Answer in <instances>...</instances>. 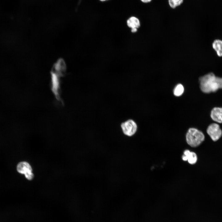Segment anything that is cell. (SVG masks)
<instances>
[{
	"mask_svg": "<svg viewBox=\"0 0 222 222\" xmlns=\"http://www.w3.org/2000/svg\"><path fill=\"white\" fill-rule=\"evenodd\" d=\"M210 116L214 121L222 123V107H215L212 110Z\"/></svg>",
	"mask_w": 222,
	"mask_h": 222,
	"instance_id": "obj_6",
	"label": "cell"
},
{
	"mask_svg": "<svg viewBox=\"0 0 222 222\" xmlns=\"http://www.w3.org/2000/svg\"><path fill=\"white\" fill-rule=\"evenodd\" d=\"M121 128L124 134L125 135L131 136L136 133L137 128L136 123L132 120L129 119L121 125Z\"/></svg>",
	"mask_w": 222,
	"mask_h": 222,
	"instance_id": "obj_4",
	"label": "cell"
},
{
	"mask_svg": "<svg viewBox=\"0 0 222 222\" xmlns=\"http://www.w3.org/2000/svg\"><path fill=\"white\" fill-rule=\"evenodd\" d=\"M212 46L217 55L220 57L222 56V40H215L212 43Z\"/></svg>",
	"mask_w": 222,
	"mask_h": 222,
	"instance_id": "obj_10",
	"label": "cell"
},
{
	"mask_svg": "<svg viewBox=\"0 0 222 222\" xmlns=\"http://www.w3.org/2000/svg\"><path fill=\"white\" fill-rule=\"evenodd\" d=\"M126 23L128 27L132 29H138L140 26V22L138 18L135 16H132L127 20Z\"/></svg>",
	"mask_w": 222,
	"mask_h": 222,
	"instance_id": "obj_9",
	"label": "cell"
},
{
	"mask_svg": "<svg viewBox=\"0 0 222 222\" xmlns=\"http://www.w3.org/2000/svg\"><path fill=\"white\" fill-rule=\"evenodd\" d=\"M60 75L52 71L51 73V89L57 100L60 99L59 95L60 83L59 77Z\"/></svg>",
	"mask_w": 222,
	"mask_h": 222,
	"instance_id": "obj_5",
	"label": "cell"
},
{
	"mask_svg": "<svg viewBox=\"0 0 222 222\" xmlns=\"http://www.w3.org/2000/svg\"><path fill=\"white\" fill-rule=\"evenodd\" d=\"M200 87L204 93L215 92L220 89L218 77L213 73H210L199 79Z\"/></svg>",
	"mask_w": 222,
	"mask_h": 222,
	"instance_id": "obj_1",
	"label": "cell"
},
{
	"mask_svg": "<svg viewBox=\"0 0 222 222\" xmlns=\"http://www.w3.org/2000/svg\"><path fill=\"white\" fill-rule=\"evenodd\" d=\"M220 88H222V78L218 77Z\"/></svg>",
	"mask_w": 222,
	"mask_h": 222,
	"instance_id": "obj_14",
	"label": "cell"
},
{
	"mask_svg": "<svg viewBox=\"0 0 222 222\" xmlns=\"http://www.w3.org/2000/svg\"><path fill=\"white\" fill-rule=\"evenodd\" d=\"M143 3H146L150 2L152 0H140Z\"/></svg>",
	"mask_w": 222,
	"mask_h": 222,
	"instance_id": "obj_15",
	"label": "cell"
},
{
	"mask_svg": "<svg viewBox=\"0 0 222 222\" xmlns=\"http://www.w3.org/2000/svg\"><path fill=\"white\" fill-rule=\"evenodd\" d=\"M184 0H168L169 6L172 9H175L181 5Z\"/></svg>",
	"mask_w": 222,
	"mask_h": 222,
	"instance_id": "obj_12",
	"label": "cell"
},
{
	"mask_svg": "<svg viewBox=\"0 0 222 222\" xmlns=\"http://www.w3.org/2000/svg\"><path fill=\"white\" fill-rule=\"evenodd\" d=\"M207 132L214 141L218 140L222 135V130L219 125L216 123L210 124L207 128Z\"/></svg>",
	"mask_w": 222,
	"mask_h": 222,
	"instance_id": "obj_3",
	"label": "cell"
},
{
	"mask_svg": "<svg viewBox=\"0 0 222 222\" xmlns=\"http://www.w3.org/2000/svg\"><path fill=\"white\" fill-rule=\"evenodd\" d=\"M17 169L19 173L24 175L32 172L31 166L28 162H22L18 163Z\"/></svg>",
	"mask_w": 222,
	"mask_h": 222,
	"instance_id": "obj_8",
	"label": "cell"
},
{
	"mask_svg": "<svg viewBox=\"0 0 222 222\" xmlns=\"http://www.w3.org/2000/svg\"><path fill=\"white\" fill-rule=\"evenodd\" d=\"M182 158L183 161H188L191 164H195L197 160V157L195 153L187 150L184 151Z\"/></svg>",
	"mask_w": 222,
	"mask_h": 222,
	"instance_id": "obj_7",
	"label": "cell"
},
{
	"mask_svg": "<svg viewBox=\"0 0 222 222\" xmlns=\"http://www.w3.org/2000/svg\"><path fill=\"white\" fill-rule=\"evenodd\" d=\"M26 178L28 180H31L34 177V175L32 172H29L25 175Z\"/></svg>",
	"mask_w": 222,
	"mask_h": 222,
	"instance_id": "obj_13",
	"label": "cell"
},
{
	"mask_svg": "<svg viewBox=\"0 0 222 222\" xmlns=\"http://www.w3.org/2000/svg\"><path fill=\"white\" fill-rule=\"evenodd\" d=\"M184 88L181 84H178L175 87L173 91L174 95L176 96H181L184 92Z\"/></svg>",
	"mask_w": 222,
	"mask_h": 222,
	"instance_id": "obj_11",
	"label": "cell"
},
{
	"mask_svg": "<svg viewBox=\"0 0 222 222\" xmlns=\"http://www.w3.org/2000/svg\"><path fill=\"white\" fill-rule=\"evenodd\" d=\"M205 139L204 135L201 131L195 128H190L186 134L187 143L192 147L199 145Z\"/></svg>",
	"mask_w": 222,
	"mask_h": 222,
	"instance_id": "obj_2",
	"label": "cell"
},
{
	"mask_svg": "<svg viewBox=\"0 0 222 222\" xmlns=\"http://www.w3.org/2000/svg\"><path fill=\"white\" fill-rule=\"evenodd\" d=\"M100 0L102 2H104V1H105L108 0Z\"/></svg>",
	"mask_w": 222,
	"mask_h": 222,
	"instance_id": "obj_16",
	"label": "cell"
}]
</instances>
